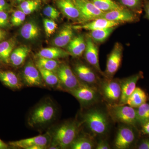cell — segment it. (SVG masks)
Listing matches in <instances>:
<instances>
[{
	"label": "cell",
	"mask_w": 149,
	"mask_h": 149,
	"mask_svg": "<svg viewBox=\"0 0 149 149\" xmlns=\"http://www.w3.org/2000/svg\"><path fill=\"white\" fill-rule=\"evenodd\" d=\"M100 10L104 13L122 8L118 2L113 0H90Z\"/></svg>",
	"instance_id": "f546056e"
},
{
	"label": "cell",
	"mask_w": 149,
	"mask_h": 149,
	"mask_svg": "<svg viewBox=\"0 0 149 149\" xmlns=\"http://www.w3.org/2000/svg\"><path fill=\"white\" fill-rule=\"evenodd\" d=\"M86 47V39L83 35L73 37L68 45L67 50L74 57L81 56L84 53Z\"/></svg>",
	"instance_id": "ffe728a7"
},
{
	"label": "cell",
	"mask_w": 149,
	"mask_h": 149,
	"mask_svg": "<svg viewBox=\"0 0 149 149\" xmlns=\"http://www.w3.org/2000/svg\"><path fill=\"white\" fill-rule=\"evenodd\" d=\"M43 23L46 35L47 37H50L55 32L57 24L53 19L47 18L44 19Z\"/></svg>",
	"instance_id": "836d02e7"
},
{
	"label": "cell",
	"mask_w": 149,
	"mask_h": 149,
	"mask_svg": "<svg viewBox=\"0 0 149 149\" xmlns=\"http://www.w3.org/2000/svg\"><path fill=\"white\" fill-rule=\"evenodd\" d=\"M117 2L123 7L140 15L143 10L145 0H118Z\"/></svg>",
	"instance_id": "f1b7e54d"
},
{
	"label": "cell",
	"mask_w": 149,
	"mask_h": 149,
	"mask_svg": "<svg viewBox=\"0 0 149 149\" xmlns=\"http://www.w3.org/2000/svg\"><path fill=\"white\" fill-rule=\"evenodd\" d=\"M15 45L13 38L0 42V59L6 64L10 63V58Z\"/></svg>",
	"instance_id": "d4e9b609"
},
{
	"label": "cell",
	"mask_w": 149,
	"mask_h": 149,
	"mask_svg": "<svg viewBox=\"0 0 149 149\" xmlns=\"http://www.w3.org/2000/svg\"><path fill=\"white\" fill-rule=\"evenodd\" d=\"M102 18L110 21L120 22L123 24L126 22L133 23L139 21L140 15L128 9L123 7L105 13Z\"/></svg>",
	"instance_id": "4fadbf2b"
},
{
	"label": "cell",
	"mask_w": 149,
	"mask_h": 149,
	"mask_svg": "<svg viewBox=\"0 0 149 149\" xmlns=\"http://www.w3.org/2000/svg\"><path fill=\"white\" fill-rule=\"evenodd\" d=\"M26 17V15L20 10H16L12 14L11 17L10 22L13 25L18 26L21 25L24 21Z\"/></svg>",
	"instance_id": "e575fe53"
},
{
	"label": "cell",
	"mask_w": 149,
	"mask_h": 149,
	"mask_svg": "<svg viewBox=\"0 0 149 149\" xmlns=\"http://www.w3.org/2000/svg\"><path fill=\"white\" fill-rule=\"evenodd\" d=\"M95 147L93 139L86 136H78L69 148L72 149H92Z\"/></svg>",
	"instance_id": "83f0119b"
},
{
	"label": "cell",
	"mask_w": 149,
	"mask_h": 149,
	"mask_svg": "<svg viewBox=\"0 0 149 149\" xmlns=\"http://www.w3.org/2000/svg\"><path fill=\"white\" fill-rule=\"evenodd\" d=\"M96 149H111L109 143L106 140H100L98 142L95 146Z\"/></svg>",
	"instance_id": "f35d334b"
},
{
	"label": "cell",
	"mask_w": 149,
	"mask_h": 149,
	"mask_svg": "<svg viewBox=\"0 0 149 149\" xmlns=\"http://www.w3.org/2000/svg\"><path fill=\"white\" fill-rule=\"evenodd\" d=\"M17 1L18 2H22L24 1H27V0H15Z\"/></svg>",
	"instance_id": "7dc6e473"
},
{
	"label": "cell",
	"mask_w": 149,
	"mask_h": 149,
	"mask_svg": "<svg viewBox=\"0 0 149 149\" xmlns=\"http://www.w3.org/2000/svg\"><path fill=\"white\" fill-rule=\"evenodd\" d=\"M40 29L36 23L33 22H27L22 27L20 34L22 37L27 40L36 39L39 35Z\"/></svg>",
	"instance_id": "4316f807"
},
{
	"label": "cell",
	"mask_w": 149,
	"mask_h": 149,
	"mask_svg": "<svg viewBox=\"0 0 149 149\" xmlns=\"http://www.w3.org/2000/svg\"><path fill=\"white\" fill-rule=\"evenodd\" d=\"M143 10L145 12V17L149 20V0H145Z\"/></svg>",
	"instance_id": "60d3db41"
},
{
	"label": "cell",
	"mask_w": 149,
	"mask_h": 149,
	"mask_svg": "<svg viewBox=\"0 0 149 149\" xmlns=\"http://www.w3.org/2000/svg\"><path fill=\"white\" fill-rule=\"evenodd\" d=\"M9 24L8 13L6 11H0V28H5Z\"/></svg>",
	"instance_id": "74e56055"
},
{
	"label": "cell",
	"mask_w": 149,
	"mask_h": 149,
	"mask_svg": "<svg viewBox=\"0 0 149 149\" xmlns=\"http://www.w3.org/2000/svg\"><path fill=\"white\" fill-rule=\"evenodd\" d=\"M40 5L39 0H27L22 2L18 6V8L22 10L30 8L35 6Z\"/></svg>",
	"instance_id": "8d00e7d4"
},
{
	"label": "cell",
	"mask_w": 149,
	"mask_h": 149,
	"mask_svg": "<svg viewBox=\"0 0 149 149\" xmlns=\"http://www.w3.org/2000/svg\"><path fill=\"white\" fill-rule=\"evenodd\" d=\"M123 47L122 44H115L107 59L106 68L104 72V77L112 79L120 68L122 62Z\"/></svg>",
	"instance_id": "9c48e42d"
},
{
	"label": "cell",
	"mask_w": 149,
	"mask_h": 149,
	"mask_svg": "<svg viewBox=\"0 0 149 149\" xmlns=\"http://www.w3.org/2000/svg\"><path fill=\"white\" fill-rule=\"evenodd\" d=\"M10 146L8 144L6 143L0 139V149H8L10 148Z\"/></svg>",
	"instance_id": "ee69618b"
},
{
	"label": "cell",
	"mask_w": 149,
	"mask_h": 149,
	"mask_svg": "<svg viewBox=\"0 0 149 149\" xmlns=\"http://www.w3.org/2000/svg\"><path fill=\"white\" fill-rule=\"evenodd\" d=\"M79 9L81 22H88L102 18L105 13L100 10L90 0H73Z\"/></svg>",
	"instance_id": "7c38bea8"
},
{
	"label": "cell",
	"mask_w": 149,
	"mask_h": 149,
	"mask_svg": "<svg viewBox=\"0 0 149 149\" xmlns=\"http://www.w3.org/2000/svg\"><path fill=\"white\" fill-rule=\"evenodd\" d=\"M117 27L92 30L90 31L88 36L96 44H101L106 41Z\"/></svg>",
	"instance_id": "484cf974"
},
{
	"label": "cell",
	"mask_w": 149,
	"mask_h": 149,
	"mask_svg": "<svg viewBox=\"0 0 149 149\" xmlns=\"http://www.w3.org/2000/svg\"><path fill=\"white\" fill-rule=\"evenodd\" d=\"M137 119L141 125L149 121V103L146 102L136 109Z\"/></svg>",
	"instance_id": "d6a6232c"
},
{
	"label": "cell",
	"mask_w": 149,
	"mask_h": 149,
	"mask_svg": "<svg viewBox=\"0 0 149 149\" xmlns=\"http://www.w3.org/2000/svg\"><path fill=\"white\" fill-rule=\"evenodd\" d=\"M73 72L80 82L98 90L102 80L98 72L91 65L78 63L74 65Z\"/></svg>",
	"instance_id": "52a82bcc"
},
{
	"label": "cell",
	"mask_w": 149,
	"mask_h": 149,
	"mask_svg": "<svg viewBox=\"0 0 149 149\" xmlns=\"http://www.w3.org/2000/svg\"><path fill=\"white\" fill-rule=\"evenodd\" d=\"M56 108L50 99H47L37 105L31 112L28 123L32 127H40L49 124L55 118Z\"/></svg>",
	"instance_id": "7a4b0ae2"
},
{
	"label": "cell",
	"mask_w": 149,
	"mask_h": 149,
	"mask_svg": "<svg viewBox=\"0 0 149 149\" xmlns=\"http://www.w3.org/2000/svg\"><path fill=\"white\" fill-rule=\"evenodd\" d=\"M148 99V96L146 92L141 88L136 87L135 91L128 98L126 104L136 109L147 102Z\"/></svg>",
	"instance_id": "603a6c76"
},
{
	"label": "cell",
	"mask_w": 149,
	"mask_h": 149,
	"mask_svg": "<svg viewBox=\"0 0 149 149\" xmlns=\"http://www.w3.org/2000/svg\"><path fill=\"white\" fill-rule=\"evenodd\" d=\"M87 128L96 136L105 135L109 129V121L107 113L98 109H93L86 112L83 117Z\"/></svg>",
	"instance_id": "3957f363"
},
{
	"label": "cell",
	"mask_w": 149,
	"mask_h": 149,
	"mask_svg": "<svg viewBox=\"0 0 149 149\" xmlns=\"http://www.w3.org/2000/svg\"><path fill=\"white\" fill-rule=\"evenodd\" d=\"M6 35V32L0 28V42L5 39Z\"/></svg>",
	"instance_id": "f6af8a7d"
},
{
	"label": "cell",
	"mask_w": 149,
	"mask_h": 149,
	"mask_svg": "<svg viewBox=\"0 0 149 149\" xmlns=\"http://www.w3.org/2000/svg\"><path fill=\"white\" fill-rule=\"evenodd\" d=\"M134 129L133 126L126 124L119 127L114 140L116 149H127L133 146L136 138Z\"/></svg>",
	"instance_id": "8fae6325"
},
{
	"label": "cell",
	"mask_w": 149,
	"mask_h": 149,
	"mask_svg": "<svg viewBox=\"0 0 149 149\" xmlns=\"http://www.w3.org/2000/svg\"><path fill=\"white\" fill-rule=\"evenodd\" d=\"M0 81L12 90H19L22 88L21 80L16 73L11 70L0 69Z\"/></svg>",
	"instance_id": "d6986e66"
},
{
	"label": "cell",
	"mask_w": 149,
	"mask_h": 149,
	"mask_svg": "<svg viewBox=\"0 0 149 149\" xmlns=\"http://www.w3.org/2000/svg\"><path fill=\"white\" fill-rule=\"evenodd\" d=\"M143 77V72L140 71L129 77L120 79L121 94L118 105L126 104L128 98L136 89L138 81Z\"/></svg>",
	"instance_id": "5bb4252c"
},
{
	"label": "cell",
	"mask_w": 149,
	"mask_h": 149,
	"mask_svg": "<svg viewBox=\"0 0 149 149\" xmlns=\"http://www.w3.org/2000/svg\"><path fill=\"white\" fill-rule=\"evenodd\" d=\"M5 65H6L5 63H4L0 59V69H3V68L4 66Z\"/></svg>",
	"instance_id": "bcb514c9"
},
{
	"label": "cell",
	"mask_w": 149,
	"mask_h": 149,
	"mask_svg": "<svg viewBox=\"0 0 149 149\" xmlns=\"http://www.w3.org/2000/svg\"><path fill=\"white\" fill-rule=\"evenodd\" d=\"M56 74L59 80L60 88L63 91L69 92L80 84V81L68 65H60L56 70Z\"/></svg>",
	"instance_id": "30bf717a"
},
{
	"label": "cell",
	"mask_w": 149,
	"mask_h": 149,
	"mask_svg": "<svg viewBox=\"0 0 149 149\" xmlns=\"http://www.w3.org/2000/svg\"><path fill=\"white\" fill-rule=\"evenodd\" d=\"M52 136L49 133L29 139L11 141L9 145L12 148L24 149H44L49 148L52 143Z\"/></svg>",
	"instance_id": "ba28073f"
},
{
	"label": "cell",
	"mask_w": 149,
	"mask_h": 149,
	"mask_svg": "<svg viewBox=\"0 0 149 149\" xmlns=\"http://www.w3.org/2000/svg\"><path fill=\"white\" fill-rule=\"evenodd\" d=\"M68 93L74 96L83 107H91L99 101L97 89L80 82L79 85Z\"/></svg>",
	"instance_id": "8992f818"
},
{
	"label": "cell",
	"mask_w": 149,
	"mask_h": 149,
	"mask_svg": "<svg viewBox=\"0 0 149 149\" xmlns=\"http://www.w3.org/2000/svg\"><path fill=\"white\" fill-rule=\"evenodd\" d=\"M136 148L149 149V138H145L141 140L137 146Z\"/></svg>",
	"instance_id": "ab89813d"
},
{
	"label": "cell",
	"mask_w": 149,
	"mask_h": 149,
	"mask_svg": "<svg viewBox=\"0 0 149 149\" xmlns=\"http://www.w3.org/2000/svg\"><path fill=\"white\" fill-rule=\"evenodd\" d=\"M108 114L112 120L137 128L139 124L136 109L125 105H107Z\"/></svg>",
	"instance_id": "277c9868"
},
{
	"label": "cell",
	"mask_w": 149,
	"mask_h": 149,
	"mask_svg": "<svg viewBox=\"0 0 149 149\" xmlns=\"http://www.w3.org/2000/svg\"><path fill=\"white\" fill-rule=\"evenodd\" d=\"M80 124L76 120L67 121L59 125L52 136L51 146L59 149L69 148L79 134Z\"/></svg>",
	"instance_id": "6da1fadb"
},
{
	"label": "cell",
	"mask_w": 149,
	"mask_h": 149,
	"mask_svg": "<svg viewBox=\"0 0 149 149\" xmlns=\"http://www.w3.org/2000/svg\"><path fill=\"white\" fill-rule=\"evenodd\" d=\"M60 65L58 62L54 59H51L43 57H38L36 61L37 68H42L48 70L56 71Z\"/></svg>",
	"instance_id": "1f68e13d"
},
{
	"label": "cell",
	"mask_w": 149,
	"mask_h": 149,
	"mask_svg": "<svg viewBox=\"0 0 149 149\" xmlns=\"http://www.w3.org/2000/svg\"><path fill=\"white\" fill-rule=\"evenodd\" d=\"M9 7V5L6 0H0V11L7 10Z\"/></svg>",
	"instance_id": "7bdbcfd3"
},
{
	"label": "cell",
	"mask_w": 149,
	"mask_h": 149,
	"mask_svg": "<svg viewBox=\"0 0 149 149\" xmlns=\"http://www.w3.org/2000/svg\"><path fill=\"white\" fill-rule=\"evenodd\" d=\"M22 75L24 84L28 87L45 86L39 69L32 61H28L25 65Z\"/></svg>",
	"instance_id": "9a60e30c"
},
{
	"label": "cell",
	"mask_w": 149,
	"mask_h": 149,
	"mask_svg": "<svg viewBox=\"0 0 149 149\" xmlns=\"http://www.w3.org/2000/svg\"><path fill=\"white\" fill-rule=\"evenodd\" d=\"M43 13L47 17L53 20L57 19L60 16V13L58 10L51 6H47L44 9Z\"/></svg>",
	"instance_id": "d590c367"
},
{
	"label": "cell",
	"mask_w": 149,
	"mask_h": 149,
	"mask_svg": "<svg viewBox=\"0 0 149 149\" xmlns=\"http://www.w3.org/2000/svg\"><path fill=\"white\" fill-rule=\"evenodd\" d=\"M56 4L60 10L68 18L81 21L80 11L73 0H57Z\"/></svg>",
	"instance_id": "ac0fdd59"
},
{
	"label": "cell",
	"mask_w": 149,
	"mask_h": 149,
	"mask_svg": "<svg viewBox=\"0 0 149 149\" xmlns=\"http://www.w3.org/2000/svg\"><path fill=\"white\" fill-rule=\"evenodd\" d=\"M121 24H122L120 22L110 21L102 17L88 22L84 24L74 25L72 27L74 29H85L91 31L109 27H117Z\"/></svg>",
	"instance_id": "e0dca14e"
},
{
	"label": "cell",
	"mask_w": 149,
	"mask_h": 149,
	"mask_svg": "<svg viewBox=\"0 0 149 149\" xmlns=\"http://www.w3.org/2000/svg\"><path fill=\"white\" fill-rule=\"evenodd\" d=\"M38 69L43 80L47 85L53 88L56 87L60 88L59 80L57 74L50 70L40 68H38Z\"/></svg>",
	"instance_id": "4dcf8cb0"
},
{
	"label": "cell",
	"mask_w": 149,
	"mask_h": 149,
	"mask_svg": "<svg viewBox=\"0 0 149 149\" xmlns=\"http://www.w3.org/2000/svg\"><path fill=\"white\" fill-rule=\"evenodd\" d=\"M29 49L26 46H22L13 50L10 58V63L15 67L20 66L24 63L29 53Z\"/></svg>",
	"instance_id": "cb8c5ba5"
},
{
	"label": "cell",
	"mask_w": 149,
	"mask_h": 149,
	"mask_svg": "<svg viewBox=\"0 0 149 149\" xmlns=\"http://www.w3.org/2000/svg\"><path fill=\"white\" fill-rule=\"evenodd\" d=\"M86 39V47L84 53L85 60L89 65L104 77V72L102 71L99 63L97 44L95 43L88 35Z\"/></svg>",
	"instance_id": "2e32d148"
},
{
	"label": "cell",
	"mask_w": 149,
	"mask_h": 149,
	"mask_svg": "<svg viewBox=\"0 0 149 149\" xmlns=\"http://www.w3.org/2000/svg\"><path fill=\"white\" fill-rule=\"evenodd\" d=\"M73 28L70 25H66L58 32L54 39V45L58 47H63L68 46L73 38Z\"/></svg>",
	"instance_id": "44dd1931"
},
{
	"label": "cell",
	"mask_w": 149,
	"mask_h": 149,
	"mask_svg": "<svg viewBox=\"0 0 149 149\" xmlns=\"http://www.w3.org/2000/svg\"><path fill=\"white\" fill-rule=\"evenodd\" d=\"M69 53L66 51L57 47H49L44 48L39 51L37 54L38 57H43L45 58L57 59L63 58L69 56Z\"/></svg>",
	"instance_id": "7402d4cb"
},
{
	"label": "cell",
	"mask_w": 149,
	"mask_h": 149,
	"mask_svg": "<svg viewBox=\"0 0 149 149\" xmlns=\"http://www.w3.org/2000/svg\"><path fill=\"white\" fill-rule=\"evenodd\" d=\"M98 91L107 104H119L121 94L120 79L104 78L101 81Z\"/></svg>",
	"instance_id": "5b68a950"
},
{
	"label": "cell",
	"mask_w": 149,
	"mask_h": 149,
	"mask_svg": "<svg viewBox=\"0 0 149 149\" xmlns=\"http://www.w3.org/2000/svg\"><path fill=\"white\" fill-rule=\"evenodd\" d=\"M142 129L141 132L144 135H148L149 136V121L144 123L141 125Z\"/></svg>",
	"instance_id": "b9f144b4"
}]
</instances>
